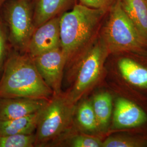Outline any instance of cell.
<instances>
[{"instance_id":"cell-1","label":"cell","mask_w":147,"mask_h":147,"mask_svg":"<svg viewBox=\"0 0 147 147\" xmlns=\"http://www.w3.org/2000/svg\"><path fill=\"white\" fill-rule=\"evenodd\" d=\"M53 95L30 56L14 54L8 59L0 79V98L50 100Z\"/></svg>"},{"instance_id":"cell-2","label":"cell","mask_w":147,"mask_h":147,"mask_svg":"<svg viewBox=\"0 0 147 147\" xmlns=\"http://www.w3.org/2000/svg\"><path fill=\"white\" fill-rule=\"evenodd\" d=\"M109 11L79 4L59 18L61 47L67 62L88 46Z\"/></svg>"},{"instance_id":"cell-3","label":"cell","mask_w":147,"mask_h":147,"mask_svg":"<svg viewBox=\"0 0 147 147\" xmlns=\"http://www.w3.org/2000/svg\"><path fill=\"white\" fill-rule=\"evenodd\" d=\"M101 39L111 52L147 53V40L128 18L117 0L105 19Z\"/></svg>"},{"instance_id":"cell-4","label":"cell","mask_w":147,"mask_h":147,"mask_svg":"<svg viewBox=\"0 0 147 147\" xmlns=\"http://www.w3.org/2000/svg\"><path fill=\"white\" fill-rule=\"evenodd\" d=\"M75 110V103L67 95H54L42 110L36 129V142H47L67 130Z\"/></svg>"},{"instance_id":"cell-5","label":"cell","mask_w":147,"mask_h":147,"mask_svg":"<svg viewBox=\"0 0 147 147\" xmlns=\"http://www.w3.org/2000/svg\"><path fill=\"white\" fill-rule=\"evenodd\" d=\"M107 48L100 39L86 53L79 67L72 88L67 96L75 103L100 76Z\"/></svg>"},{"instance_id":"cell-6","label":"cell","mask_w":147,"mask_h":147,"mask_svg":"<svg viewBox=\"0 0 147 147\" xmlns=\"http://www.w3.org/2000/svg\"><path fill=\"white\" fill-rule=\"evenodd\" d=\"M6 18L11 42L17 47H26L34 27L28 1H13L7 8Z\"/></svg>"},{"instance_id":"cell-7","label":"cell","mask_w":147,"mask_h":147,"mask_svg":"<svg viewBox=\"0 0 147 147\" xmlns=\"http://www.w3.org/2000/svg\"><path fill=\"white\" fill-rule=\"evenodd\" d=\"M32 59L38 72L54 95L61 93L63 70L67 63L61 47L43 53Z\"/></svg>"},{"instance_id":"cell-8","label":"cell","mask_w":147,"mask_h":147,"mask_svg":"<svg viewBox=\"0 0 147 147\" xmlns=\"http://www.w3.org/2000/svg\"><path fill=\"white\" fill-rule=\"evenodd\" d=\"M61 47L59 18L54 17L37 27L27 45L29 56L33 58L43 53Z\"/></svg>"},{"instance_id":"cell-9","label":"cell","mask_w":147,"mask_h":147,"mask_svg":"<svg viewBox=\"0 0 147 147\" xmlns=\"http://www.w3.org/2000/svg\"><path fill=\"white\" fill-rule=\"evenodd\" d=\"M49 100L30 98H0V121L31 115L42 109Z\"/></svg>"},{"instance_id":"cell-10","label":"cell","mask_w":147,"mask_h":147,"mask_svg":"<svg viewBox=\"0 0 147 147\" xmlns=\"http://www.w3.org/2000/svg\"><path fill=\"white\" fill-rule=\"evenodd\" d=\"M147 121L146 113L131 101L124 98L116 101L113 113V126L117 129L140 126Z\"/></svg>"},{"instance_id":"cell-11","label":"cell","mask_w":147,"mask_h":147,"mask_svg":"<svg viewBox=\"0 0 147 147\" xmlns=\"http://www.w3.org/2000/svg\"><path fill=\"white\" fill-rule=\"evenodd\" d=\"M42 109L28 116L10 120L0 121V136L33 134L37 129Z\"/></svg>"},{"instance_id":"cell-12","label":"cell","mask_w":147,"mask_h":147,"mask_svg":"<svg viewBox=\"0 0 147 147\" xmlns=\"http://www.w3.org/2000/svg\"><path fill=\"white\" fill-rule=\"evenodd\" d=\"M120 2L128 18L147 40V0H120Z\"/></svg>"},{"instance_id":"cell-13","label":"cell","mask_w":147,"mask_h":147,"mask_svg":"<svg viewBox=\"0 0 147 147\" xmlns=\"http://www.w3.org/2000/svg\"><path fill=\"white\" fill-rule=\"evenodd\" d=\"M118 67L123 77L132 85L147 88V69L130 58L121 59Z\"/></svg>"},{"instance_id":"cell-14","label":"cell","mask_w":147,"mask_h":147,"mask_svg":"<svg viewBox=\"0 0 147 147\" xmlns=\"http://www.w3.org/2000/svg\"><path fill=\"white\" fill-rule=\"evenodd\" d=\"M70 0H36L33 20L38 27L56 16Z\"/></svg>"},{"instance_id":"cell-15","label":"cell","mask_w":147,"mask_h":147,"mask_svg":"<svg viewBox=\"0 0 147 147\" xmlns=\"http://www.w3.org/2000/svg\"><path fill=\"white\" fill-rule=\"evenodd\" d=\"M96 117L99 127L104 129L108 125L112 111V100L110 94L101 92L95 95L91 102Z\"/></svg>"},{"instance_id":"cell-16","label":"cell","mask_w":147,"mask_h":147,"mask_svg":"<svg viewBox=\"0 0 147 147\" xmlns=\"http://www.w3.org/2000/svg\"><path fill=\"white\" fill-rule=\"evenodd\" d=\"M76 121L79 126L84 130L93 132L99 128L92 103L84 101L77 110Z\"/></svg>"},{"instance_id":"cell-17","label":"cell","mask_w":147,"mask_h":147,"mask_svg":"<svg viewBox=\"0 0 147 147\" xmlns=\"http://www.w3.org/2000/svg\"><path fill=\"white\" fill-rule=\"evenodd\" d=\"M36 142V135L33 134L0 136V147H32Z\"/></svg>"},{"instance_id":"cell-18","label":"cell","mask_w":147,"mask_h":147,"mask_svg":"<svg viewBox=\"0 0 147 147\" xmlns=\"http://www.w3.org/2000/svg\"><path fill=\"white\" fill-rule=\"evenodd\" d=\"M102 142L97 138L86 135H76L69 141L70 146L73 147H100Z\"/></svg>"},{"instance_id":"cell-19","label":"cell","mask_w":147,"mask_h":147,"mask_svg":"<svg viewBox=\"0 0 147 147\" xmlns=\"http://www.w3.org/2000/svg\"><path fill=\"white\" fill-rule=\"evenodd\" d=\"M141 143L131 138L112 137L102 142L103 147H135L141 146Z\"/></svg>"},{"instance_id":"cell-20","label":"cell","mask_w":147,"mask_h":147,"mask_svg":"<svg viewBox=\"0 0 147 147\" xmlns=\"http://www.w3.org/2000/svg\"><path fill=\"white\" fill-rule=\"evenodd\" d=\"M117 0H79L80 4L94 9H110Z\"/></svg>"},{"instance_id":"cell-21","label":"cell","mask_w":147,"mask_h":147,"mask_svg":"<svg viewBox=\"0 0 147 147\" xmlns=\"http://www.w3.org/2000/svg\"><path fill=\"white\" fill-rule=\"evenodd\" d=\"M5 33L0 22V70L4 62L5 53Z\"/></svg>"},{"instance_id":"cell-22","label":"cell","mask_w":147,"mask_h":147,"mask_svg":"<svg viewBox=\"0 0 147 147\" xmlns=\"http://www.w3.org/2000/svg\"><path fill=\"white\" fill-rule=\"evenodd\" d=\"M6 0H0V3H2V2H3L4 1H5Z\"/></svg>"}]
</instances>
